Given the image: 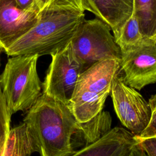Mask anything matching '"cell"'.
<instances>
[{"mask_svg": "<svg viewBox=\"0 0 156 156\" xmlns=\"http://www.w3.org/2000/svg\"><path fill=\"white\" fill-rule=\"evenodd\" d=\"M40 156H68L82 126L68 105L41 94L23 119Z\"/></svg>", "mask_w": 156, "mask_h": 156, "instance_id": "obj_1", "label": "cell"}, {"mask_svg": "<svg viewBox=\"0 0 156 156\" xmlns=\"http://www.w3.org/2000/svg\"><path fill=\"white\" fill-rule=\"evenodd\" d=\"M85 20L84 12L77 10L42 12L34 26L4 52L9 56L51 55L71 41Z\"/></svg>", "mask_w": 156, "mask_h": 156, "instance_id": "obj_2", "label": "cell"}, {"mask_svg": "<svg viewBox=\"0 0 156 156\" xmlns=\"http://www.w3.org/2000/svg\"><path fill=\"white\" fill-rule=\"evenodd\" d=\"M119 62L106 60L98 62L80 76L68 106L79 122H86L102 111L110 93L114 77L119 72Z\"/></svg>", "mask_w": 156, "mask_h": 156, "instance_id": "obj_3", "label": "cell"}, {"mask_svg": "<svg viewBox=\"0 0 156 156\" xmlns=\"http://www.w3.org/2000/svg\"><path fill=\"white\" fill-rule=\"evenodd\" d=\"M38 55L10 57L0 75V85L11 115L27 111L42 94V82L38 75Z\"/></svg>", "mask_w": 156, "mask_h": 156, "instance_id": "obj_4", "label": "cell"}, {"mask_svg": "<svg viewBox=\"0 0 156 156\" xmlns=\"http://www.w3.org/2000/svg\"><path fill=\"white\" fill-rule=\"evenodd\" d=\"M110 27L98 18L85 20L71 41L73 49L86 70L106 60H121V49Z\"/></svg>", "mask_w": 156, "mask_h": 156, "instance_id": "obj_5", "label": "cell"}, {"mask_svg": "<svg viewBox=\"0 0 156 156\" xmlns=\"http://www.w3.org/2000/svg\"><path fill=\"white\" fill-rule=\"evenodd\" d=\"M51 56V62L42 83V93L68 105L85 68L76 55L71 42Z\"/></svg>", "mask_w": 156, "mask_h": 156, "instance_id": "obj_6", "label": "cell"}, {"mask_svg": "<svg viewBox=\"0 0 156 156\" xmlns=\"http://www.w3.org/2000/svg\"><path fill=\"white\" fill-rule=\"evenodd\" d=\"M120 69L129 87L141 90L156 82V36H144L135 45L121 50Z\"/></svg>", "mask_w": 156, "mask_h": 156, "instance_id": "obj_7", "label": "cell"}, {"mask_svg": "<svg viewBox=\"0 0 156 156\" xmlns=\"http://www.w3.org/2000/svg\"><path fill=\"white\" fill-rule=\"evenodd\" d=\"M110 94L121 123L133 135L140 134L151 118L148 102L136 90L124 82L119 72L113 79Z\"/></svg>", "mask_w": 156, "mask_h": 156, "instance_id": "obj_8", "label": "cell"}, {"mask_svg": "<svg viewBox=\"0 0 156 156\" xmlns=\"http://www.w3.org/2000/svg\"><path fill=\"white\" fill-rule=\"evenodd\" d=\"M40 13L20 9L15 0H0V48L4 51L28 32Z\"/></svg>", "mask_w": 156, "mask_h": 156, "instance_id": "obj_9", "label": "cell"}, {"mask_svg": "<svg viewBox=\"0 0 156 156\" xmlns=\"http://www.w3.org/2000/svg\"><path fill=\"white\" fill-rule=\"evenodd\" d=\"M136 144L131 132L123 127H115L94 142L68 156H127Z\"/></svg>", "mask_w": 156, "mask_h": 156, "instance_id": "obj_10", "label": "cell"}, {"mask_svg": "<svg viewBox=\"0 0 156 156\" xmlns=\"http://www.w3.org/2000/svg\"><path fill=\"white\" fill-rule=\"evenodd\" d=\"M82 7L105 23L114 31L130 18L133 0H82Z\"/></svg>", "mask_w": 156, "mask_h": 156, "instance_id": "obj_11", "label": "cell"}, {"mask_svg": "<svg viewBox=\"0 0 156 156\" xmlns=\"http://www.w3.org/2000/svg\"><path fill=\"white\" fill-rule=\"evenodd\" d=\"M35 152L31 135L23 122L10 129L0 150V156H30Z\"/></svg>", "mask_w": 156, "mask_h": 156, "instance_id": "obj_12", "label": "cell"}, {"mask_svg": "<svg viewBox=\"0 0 156 156\" xmlns=\"http://www.w3.org/2000/svg\"><path fill=\"white\" fill-rule=\"evenodd\" d=\"M144 36H156V0H133V11Z\"/></svg>", "mask_w": 156, "mask_h": 156, "instance_id": "obj_13", "label": "cell"}, {"mask_svg": "<svg viewBox=\"0 0 156 156\" xmlns=\"http://www.w3.org/2000/svg\"><path fill=\"white\" fill-rule=\"evenodd\" d=\"M113 33L115 41L121 50L135 45L144 37L141 32L138 19L133 12L130 18Z\"/></svg>", "mask_w": 156, "mask_h": 156, "instance_id": "obj_14", "label": "cell"}, {"mask_svg": "<svg viewBox=\"0 0 156 156\" xmlns=\"http://www.w3.org/2000/svg\"><path fill=\"white\" fill-rule=\"evenodd\" d=\"M40 13L48 10H73L84 12L82 0H35Z\"/></svg>", "mask_w": 156, "mask_h": 156, "instance_id": "obj_15", "label": "cell"}, {"mask_svg": "<svg viewBox=\"0 0 156 156\" xmlns=\"http://www.w3.org/2000/svg\"><path fill=\"white\" fill-rule=\"evenodd\" d=\"M11 116L0 85V150L11 129Z\"/></svg>", "mask_w": 156, "mask_h": 156, "instance_id": "obj_16", "label": "cell"}, {"mask_svg": "<svg viewBox=\"0 0 156 156\" xmlns=\"http://www.w3.org/2000/svg\"><path fill=\"white\" fill-rule=\"evenodd\" d=\"M148 104L151 110L150 119L142 130L137 135L140 138H151L156 137V95L153 94L149 98Z\"/></svg>", "mask_w": 156, "mask_h": 156, "instance_id": "obj_17", "label": "cell"}, {"mask_svg": "<svg viewBox=\"0 0 156 156\" xmlns=\"http://www.w3.org/2000/svg\"><path fill=\"white\" fill-rule=\"evenodd\" d=\"M133 139L147 156H156V137L140 138L137 135H133Z\"/></svg>", "mask_w": 156, "mask_h": 156, "instance_id": "obj_18", "label": "cell"}, {"mask_svg": "<svg viewBox=\"0 0 156 156\" xmlns=\"http://www.w3.org/2000/svg\"><path fill=\"white\" fill-rule=\"evenodd\" d=\"M15 1L17 6L23 10L40 13L35 0H15Z\"/></svg>", "mask_w": 156, "mask_h": 156, "instance_id": "obj_19", "label": "cell"}, {"mask_svg": "<svg viewBox=\"0 0 156 156\" xmlns=\"http://www.w3.org/2000/svg\"><path fill=\"white\" fill-rule=\"evenodd\" d=\"M127 156H147V155L136 144L131 148Z\"/></svg>", "mask_w": 156, "mask_h": 156, "instance_id": "obj_20", "label": "cell"}, {"mask_svg": "<svg viewBox=\"0 0 156 156\" xmlns=\"http://www.w3.org/2000/svg\"><path fill=\"white\" fill-rule=\"evenodd\" d=\"M2 51V49H1V48H0V55H1V51Z\"/></svg>", "mask_w": 156, "mask_h": 156, "instance_id": "obj_21", "label": "cell"}]
</instances>
